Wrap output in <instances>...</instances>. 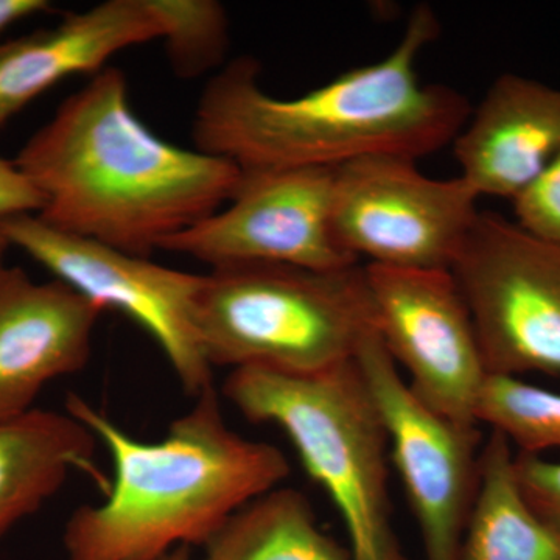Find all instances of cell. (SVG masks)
<instances>
[{
    "mask_svg": "<svg viewBox=\"0 0 560 560\" xmlns=\"http://www.w3.org/2000/svg\"><path fill=\"white\" fill-rule=\"evenodd\" d=\"M195 399L162 440L145 442L69 394L66 410L102 442L114 475L105 500L80 506L66 523L68 560H162L173 547H206L289 477L280 448L228 425L213 385Z\"/></svg>",
    "mask_w": 560,
    "mask_h": 560,
    "instance_id": "3",
    "label": "cell"
},
{
    "mask_svg": "<svg viewBox=\"0 0 560 560\" xmlns=\"http://www.w3.org/2000/svg\"><path fill=\"white\" fill-rule=\"evenodd\" d=\"M364 275L375 330L410 375L416 396L460 425L480 427L477 408L489 372L452 270L364 265Z\"/></svg>",
    "mask_w": 560,
    "mask_h": 560,
    "instance_id": "10",
    "label": "cell"
},
{
    "mask_svg": "<svg viewBox=\"0 0 560 560\" xmlns=\"http://www.w3.org/2000/svg\"><path fill=\"white\" fill-rule=\"evenodd\" d=\"M478 197L514 200L560 154V88L504 73L453 140Z\"/></svg>",
    "mask_w": 560,
    "mask_h": 560,
    "instance_id": "13",
    "label": "cell"
},
{
    "mask_svg": "<svg viewBox=\"0 0 560 560\" xmlns=\"http://www.w3.org/2000/svg\"><path fill=\"white\" fill-rule=\"evenodd\" d=\"M478 422L499 431L518 453L560 448V393L512 375L489 374L477 408Z\"/></svg>",
    "mask_w": 560,
    "mask_h": 560,
    "instance_id": "18",
    "label": "cell"
},
{
    "mask_svg": "<svg viewBox=\"0 0 560 560\" xmlns=\"http://www.w3.org/2000/svg\"><path fill=\"white\" fill-rule=\"evenodd\" d=\"M334 178L335 171L243 172L223 208L161 249L205 261L212 270L291 265L331 271L359 265L335 237Z\"/></svg>",
    "mask_w": 560,
    "mask_h": 560,
    "instance_id": "11",
    "label": "cell"
},
{
    "mask_svg": "<svg viewBox=\"0 0 560 560\" xmlns=\"http://www.w3.org/2000/svg\"><path fill=\"white\" fill-rule=\"evenodd\" d=\"M158 38L162 28L147 0H106L0 44V128L61 80L101 72L113 55Z\"/></svg>",
    "mask_w": 560,
    "mask_h": 560,
    "instance_id": "14",
    "label": "cell"
},
{
    "mask_svg": "<svg viewBox=\"0 0 560 560\" xmlns=\"http://www.w3.org/2000/svg\"><path fill=\"white\" fill-rule=\"evenodd\" d=\"M480 197L460 176L436 179L411 158H363L335 168L331 221L360 264L452 270L478 215Z\"/></svg>",
    "mask_w": 560,
    "mask_h": 560,
    "instance_id": "7",
    "label": "cell"
},
{
    "mask_svg": "<svg viewBox=\"0 0 560 560\" xmlns=\"http://www.w3.org/2000/svg\"><path fill=\"white\" fill-rule=\"evenodd\" d=\"M13 162L38 191L40 220L140 257L223 208L243 176L230 161L154 135L117 68L66 98Z\"/></svg>",
    "mask_w": 560,
    "mask_h": 560,
    "instance_id": "2",
    "label": "cell"
},
{
    "mask_svg": "<svg viewBox=\"0 0 560 560\" xmlns=\"http://www.w3.org/2000/svg\"><path fill=\"white\" fill-rule=\"evenodd\" d=\"M460 560H560V536L523 495L515 453L499 431L481 447L480 485Z\"/></svg>",
    "mask_w": 560,
    "mask_h": 560,
    "instance_id": "16",
    "label": "cell"
},
{
    "mask_svg": "<svg viewBox=\"0 0 560 560\" xmlns=\"http://www.w3.org/2000/svg\"><path fill=\"white\" fill-rule=\"evenodd\" d=\"M515 474L533 510L560 536V460L517 453Z\"/></svg>",
    "mask_w": 560,
    "mask_h": 560,
    "instance_id": "21",
    "label": "cell"
},
{
    "mask_svg": "<svg viewBox=\"0 0 560 560\" xmlns=\"http://www.w3.org/2000/svg\"><path fill=\"white\" fill-rule=\"evenodd\" d=\"M512 202L518 226L534 237L560 245V154Z\"/></svg>",
    "mask_w": 560,
    "mask_h": 560,
    "instance_id": "20",
    "label": "cell"
},
{
    "mask_svg": "<svg viewBox=\"0 0 560 560\" xmlns=\"http://www.w3.org/2000/svg\"><path fill=\"white\" fill-rule=\"evenodd\" d=\"M197 326L212 370L312 375L355 360L375 319L360 264L238 265L202 276Z\"/></svg>",
    "mask_w": 560,
    "mask_h": 560,
    "instance_id": "5",
    "label": "cell"
},
{
    "mask_svg": "<svg viewBox=\"0 0 560 560\" xmlns=\"http://www.w3.org/2000/svg\"><path fill=\"white\" fill-rule=\"evenodd\" d=\"M202 560H352L319 528L296 489L278 488L238 511L206 545Z\"/></svg>",
    "mask_w": 560,
    "mask_h": 560,
    "instance_id": "17",
    "label": "cell"
},
{
    "mask_svg": "<svg viewBox=\"0 0 560 560\" xmlns=\"http://www.w3.org/2000/svg\"><path fill=\"white\" fill-rule=\"evenodd\" d=\"M102 313L60 280L0 267V423L35 410L47 383L86 366Z\"/></svg>",
    "mask_w": 560,
    "mask_h": 560,
    "instance_id": "12",
    "label": "cell"
},
{
    "mask_svg": "<svg viewBox=\"0 0 560 560\" xmlns=\"http://www.w3.org/2000/svg\"><path fill=\"white\" fill-rule=\"evenodd\" d=\"M98 444L69 412L35 410L0 423V540L50 500L72 470L106 486L94 466Z\"/></svg>",
    "mask_w": 560,
    "mask_h": 560,
    "instance_id": "15",
    "label": "cell"
},
{
    "mask_svg": "<svg viewBox=\"0 0 560 560\" xmlns=\"http://www.w3.org/2000/svg\"><path fill=\"white\" fill-rule=\"evenodd\" d=\"M440 32L433 9L419 5L383 60L291 98L265 91L259 62L238 58L202 91L195 143L242 172L335 171L363 158L436 153L471 113L458 91L419 79V55Z\"/></svg>",
    "mask_w": 560,
    "mask_h": 560,
    "instance_id": "1",
    "label": "cell"
},
{
    "mask_svg": "<svg viewBox=\"0 0 560 560\" xmlns=\"http://www.w3.org/2000/svg\"><path fill=\"white\" fill-rule=\"evenodd\" d=\"M43 206L38 191L14 162L0 160V221L20 213H38ZM9 249V243L0 235V267H3V254Z\"/></svg>",
    "mask_w": 560,
    "mask_h": 560,
    "instance_id": "22",
    "label": "cell"
},
{
    "mask_svg": "<svg viewBox=\"0 0 560 560\" xmlns=\"http://www.w3.org/2000/svg\"><path fill=\"white\" fill-rule=\"evenodd\" d=\"M0 235L103 312L110 308L139 324L158 342L189 396L212 386L213 370L197 326L202 276L68 234L36 213L3 219Z\"/></svg>",
    "mask_w": 560,
    "mask_h": 560,
    "instance_id": "8",
    "label": "cell"
},
{
    "mask_svg": "<svg viewBox=\"0 0 560 560\" xmlns=\"http://www.w3.org/2000/svg\"><path fill=\"white\" fill-rule=\"evenodd\" d=\"M452 272L489 374L560 377V245L480 212Z\"/></svg>",
    "mask_w": 560,
    "mask_h": 560,
    "instance_id": "6",
    "label": "cell"
},
{
    "mask_svg": "<svg viewBox=\"0 0 560 560\" xmlns=\"http://www.w3.org/2000/svg\"><path fill=\"white\" fill-rule=\"evenodd\" d=\"M418 521L427 560H460L480 485L481 434L433 410L404 381L377 330L355 357Z\"/></svg>",
    "mask_w": 560,
    "mask_h": 560,
    "instance_id": "9",
    "label": "cell"
},
{
    "mask_svg": "<svg viewBox=\"0 0 560 560\" xmlns=\"http://www.w3.org/2000/svg\"><path fill=\"white\" fill-rule=\"evenodd\" d=\"M223 394L250 422L289 436L340 512L352 560H407L393 526L388 436L355 360L312 375L234 370Z\"/></svg>",
    "mask_w": 560,
    "mask_h": 560,
    "instance_id": "4",
    "label": "cell"
},
{
    "mask_svg": "<svg viewBox=\"0 0 560 560\" xmlns=\"http://www.w3.org/2000/svg\"><path fill=\"white\" fill-rule=\"evenodd\" d=\"M162 560H194L190 558L189 548H176L175 551H172L171 555L165 556ZM202 560V559H201Z\"/></svg>",
    "mask_w": 560,
    "mask_h": 560,
    "instance_id": "24",
    "label": "cell"
},
{
    "mask_svg": "<svg viewBox=\"0 0 560 560\" xmlns=\"http://www.w3.org/2000/svg\"><path fill=\"white\" fill-rule=\"evenodd\" d=\"M49 9L50 3L47 0H0V32Z\"/></svg>",
    "mask_w": 560,
    "mask_h": 560,
    "instance_id": "23",
    "label": "cell"
},
{
    "mask_svg": "<svg viewBox=\"0 0 560 560\" xmlns=\"http://www.w3.org/2000/svg\"><path fill=\"white\" fill-rule=\"evenodd\" d=\"M162 28L168 61L180 79L220 68L230 49V18L215 0H147Z\"/></svg>",
    "mask_w": 560,
    "mask_h": 560,
    "instance_id": "19",
    "label": "cell"
}]
</instances>
